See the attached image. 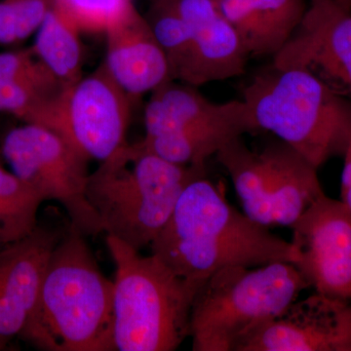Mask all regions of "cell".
Segmentation results:
<instances>
[{
  "label": "cell",
  "instance_id": "7a4b0ae2",
  "mask_svg": "<svg viewBox=\"0 0 351 351\" xmlns=\"http://www.w3.org/2000/svg\"><path fill=\"white\" fill-rule=\"evenodd\" d=\"M69 226L51 254L20 339L44 351H113V281Z\"/></svg>",
  "mask_w": 351,
  "mask_h": 351
},
{
  "label": "cell",
  "instance_id": "d4e9b609",
  "mask_svg": "<svg viewBox=\"0 0 351 351\" xmlns=\"http://www.w3.org/2000/svg\"><path fill=\"white\" fill-rule=\"evenodd\" d=\"M343 169L341 173V200L351 215V141L343 154Z\"/></svg>",
  "mask_w": 351,
  "mask_h": 351
},
{
  "label": "cell",
  "instance_id": "277c9868",
  "mask_svg": "<svg viewBox=\"0 0 351 351\" xmlns=\"http://www.w3.org/2000/svg\"><path fill=\"white\" fill-rule=\"evenodd\" d=\"M258 132L267 131L319 169L351 141V99L307 69L271 68L243 90Z\"/></svg>",
  "mask_w": 351,
  "mask_h": 351
},
{
  "label": "cell",
  "instance_id": "9c48e42d",
  "mask_svg": "<svg viewBox=\"0 0 351 351\" xmlns=\"http://www.w3.org/2000/svg\"><path fill=\"white\" fill-rule=\"evenodd\" d=\"M131 101L103 64L68 87L52 130L88 160L103 162L127 144Z\"/></svg>",
  "mask_w": 351,
  "mask_h": 351
},
{
  "label": "cell",
  "instance_id": "603a6c76",
  "mask_svg": "<svg viewBox=\"0 0 351 351\" xmlns=\"http://www.w3.org/2000/svg\"><path fill=\"white\" fill-rule=\"evenodd\" d=\"M147 21L167 58L172 80H180L191 52V36L188 25L171 0H157L151 20Z\"/></svg>",
  "mask_w": 351,
  "mask_h": 351
},
{
  "label": "cell",
  "instance_id": "5b68a950",
  "mask_svg": "<svg viewBox=\"0 0 351 351\" xmlns=\"http://www.w3.org/2000/svg\"><path fill=\"white\" fill-rule=\"evenodd\" d=\"M115 265L113 351H173L189 337L198 289L156 256L107 235Z\"/></svg>",
  "mask_w": 351,
  "mask_h": 351
},
{
  "label": "cell",
  "instance_id": "8992f818",
  "mask_svg": "<svg viewBox=\"0 0 351 351\" xmlns=\"http://www.w3.org/2000/svg\"><path fill=\"white\" fill-rule=\"evenodd\" d=\"M309 288L293 263L228 267L198 290L191 314L193 351H239L251 335L288 308Z\"/></svg>",
  "mask_w": 351,
  "mask_h": 351
},
{
  "label": "cell",
  "instance_id": "7402d4cb",
  "mask_svg": "<svg viewBox=\"0 0 351 351\" xmlns=\"http://www.w3.org/2000/svg\"><path fill=\"white\" fill-rule=\"evenodd\" d=\"M53 8L80 29L107 34L138 12L132 0H51Z\"/></svg>",
  "mask_w": 351,
  "mask_h": 351
},
{
  "label": "cell",
  "instance_id": "e0dca14e",
  "mask_svg": "<svg viewBox=\"0 0 351 351\" xmlns=\"http://www.w3.org/2000/svg\"><path fill=\"white\" fill-rule=\"evenodd\" d=\"M218 3L249 56L272 58L299 27L307 6L306 0H218Z\"/></svg>",
  "mask_w": 351,
  "mask_h": 351
},
{
  "label": "cell",
  "instance_id": "2e32d148",
  "mask_svg": "<svg viewBox=\"0 0 351 351\" xmlns=\"http://www.w3.org/2000/svg\"><path fill=\"white\" fill-rule=\"evenodd\" d=\"M107 36L105 66L131 99L154 92L172 80L169 63L149 22L136 12Z\"/></svg>",
  "mask_w": 351,
  "mask_h": 351
},
{
  "label": "cell",
  "instance_id": "30bf717a",
  "mask_svg": "<svg viewBox=\"0 0 351 351\" xmlns=\"http://www.w3.org/2000/svg\"><path fill=\"white\" fill-rule=\"evenodd\" d=\"M294 265L318 294L351 302V215L323 195L291 226Z\"/></svg>",
  "mask_w": 351,
  "mask_h": 351
},
{
  "label": "cell",
  "instance_id": "ac0fdd59",
  "mask_svg": "<svg viewBox=\"0 0 351 351\" xmlns=\"http://www.w3.org/2000/svg\"><path fill=\"white\" fill-rule=\"evenodd\" d=\"M258 132L246 104L240 99L230 112L217 119L182 130L144 138L140 144L147 152L186 166H205L210 156L233 138Z\"/></svg>",
  "mask_w": 351,
  "mask_h": 351
},
{
  "label": "cell",
  "instance_id": "6da1fadb",
  "mask_svg": "<svg viewBox=\"0 0 351 351\" xmlns=\"http://www.w3.org/2000/svg\"><path fill=\"white\" fill-rule=\"evenodd\" d=\"M149 248L175 274L198 289L226 267L294 265L295 261L290 241L235 209L205 175L189 182Z\"/></svg>",
  "mask_w": 351,
  "mask_h": 351
},
{
  "label": "cell",
  "instance_id": "8fae6325",
  "mask_svg": "<svg viewBox=\"0 0 351 351\" xmlns=\"http://www.w3.org/2000/svg\"><path fill=\"white\" fill-rule=\"evenodd\" d=\"M272 66L307 69L351 99V9L339 0H309Z\"/></svg>",
  "mask_w": 351,
  "mask_h": 351
},
{
  "label": "cell",
  "instance_id": "52a82bcc",
  "mask_svg": "<svg viewBox=\"0 0 351 351\" xmlns=\"http://www.w3.org/2000/svg\"><path fill=\"white\" fill-rule=\"evenodd\" d=\"M216 157L232 179L244 214L267 228H291L325 195L317 168L279 138L253 151L239 136Z\"/></svg>",
  "mask_w": 351,
  "mask_h": 351
},
{
  "label": "cell",
  "instance_id": "5bb4252c",
  "mask_svg": "<svg viewBox=\"0 0 351 351\" xmlns=\"http://www.w3.org/2000/svg\"><path fill=\"white\" fill-rule=\"evenodd\" d=\"M191 36L188 64L181 78L191 86L244 73L248 52L219 10L218 0H171Z\"/></svg>",
  "mask_w": 351,
  "mask_h": 351
},
{
  "label": "cell",
  "instance_id": "7c38bea8",
  "mask_svg": "<svg viewBox=\"0 0 351 351\" xmlns=\"http://www.w3.org/2000/svg\"><path fill=\"white\" fill-rule=\"evenodd\" d=\"M239 351H351V302L316 292L295 300Z\"/></svg>",
  "mask_w": 351,
  "mask_h": 351
},
{
  "label": "cell",
  "instance_id": "4fadbf2b",
  "mask_svg": "<svg viewBox=\"0 0 351 351\" xmlns=\"http://www.w3.org/2000/svg\"><path fill=\"white\" fill-rule=\"evenodd\" d=\"M64 230L40 225L0 248V351L19 338L38 304L46 267Z\"/></svg>",
  "mask_w": 351,
  "mask_h": 351
},
{
  "label": "cell",
  "instance_id": "3957f363",
  "mask_svg": "<svg viewBox=\"0 0 351 351\" xmlns=\"http://www.w3.org/2000/svg\"><path fill=\"white\" fill-rule=\"evenodd\" d=\"M205 166L169 162L140 143L126 144L88 179L86 195L104 232L137 251L151 246L182 191Z\"/></svg>",
  "mask_w": 351,
  "mask_h": 351
},
{
  "label": "cell",
  "instance_id": "4316f807",
  "mask_svg": "<svg viewBox=\"0 0 351 351\" xmlns=\"http://www.w3.org/2000/svg\"><path fill=\"white\" fill-rule=\"evenodd\" d=\"M2 247L1 239H0V248Z\"/></svg>",
  "mask_w": 351,
  "mask_h": 351
},
{
  "label": "cell",
  "instance_id": "ba28073f",
  "mask_svg": "<svg viewBox=\"0 0 351 351\" xmlns=\"http://www.w3.org/2000/svg\"><path fill=\"white\" fill-rule=\"evenodd\" d=\"M2 156L14 174L44 201H57L69 226L84 237L104 232L86 195L88 159L66 138L45 127L25 123L6 134Z\"/></svg>",
  "mask_w": 351,
  "mask_h": 351
},
{
  "label": "cell",
  "instance_id": "484cf974",
  "mask_svg": "<svg viewBox=\"0 0 351 351\" xmlns=\"http://www.w3.org/2000/svg\"><path fill=\"white\" fill-rule=\"evenodd\" d=\"M343 5L351 9V0H339Z\"/></svg>",
  "mask_w": 351,
  "mask_h": 351
},
{
  "label": "cell",
  "instance_id": "cb8c5ba5",
  "mask_svg": "<svg viewBox=\"0 0 351 351\" xmlns=\"http://www.w3.org/2000/svg\"><path fill=\"white\" fill-rule=\"evenodd\" d=\"M51 0H0V44L9 45L38 31Z\"/></svg>",
  "mask_w": 351,
  "mask_h": 351
},
{
  "label": "cell",
  "instance_id": "d6986e66",
  "mask_svg": "<svg viewBox=\"0 0 351 351\" xmlns=\"http://www.w3.org/2000/svg\"><path fill=\"white\" fill-rule=\"evenodd\" d=\"M237 100L219 104L210 101L191 85L169 80L152 92L145 110V138L182 130L221 117L234 108Z\"/></svg>",
  "mask_w": 351,
  "mask_h": 351
},
{
  "label": "cell",
  "instance_id": "44dd1931",
  "mask_svg": "<svg viewBox=\"0 0 351 351\" xmlns=\"http://www.w3.org/2000/svg\"><path fill=\"white\" fill-rule=\"evenodd\" d=\"M43 200L20 178L0 167V239L2 247L31 234L38 226Z\"/></svg>",
  "mask_w": 351,
  "mask_h": 351
},
{
  "label": "cell",
  "instance_id": "9a60e30c",
  "mask_svg": "<svg viewBox=\"0 0 351 351\" xmlns=\"http://www.w3.org/2000/svg\"><path fill=\"white\" fill-rule=\"evenodd\" d=\"M68 87L34 50L0 53V112L52 130Z\"/></svg>",
  "mask_w": 351,
  "mask_h": 351
},
{
  "label": "cell",
  "instance_id": "ffe728a7",
  "mask_svg": "<svg viewBox=\"0 0 351 351\" xmlns=\"http://www.w3.org/2000/svg\"><path fill=\"white\" fill-rule=\"evenodd\" d=\"M80 32L71 21L53 7L36 31L32 50L41 63L66 86L82 77Z\"/></svg>",
  "mask_w": 351,
  "mask_h": 351
}]
</instances>
